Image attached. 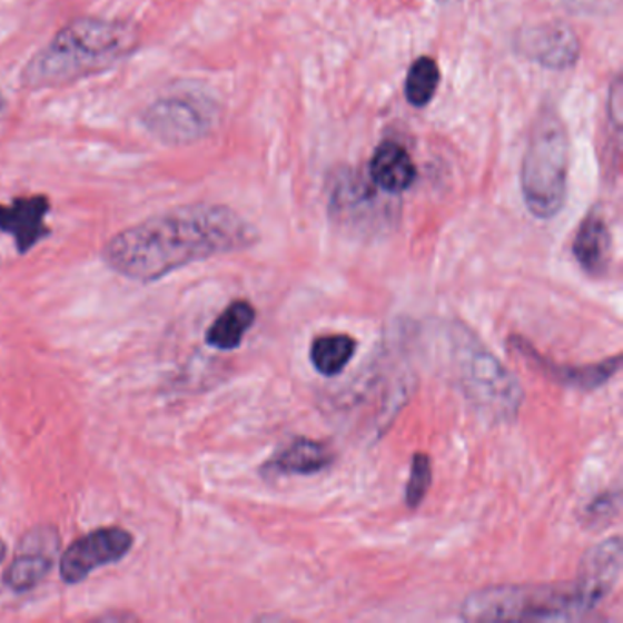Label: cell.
<instances>
[{"label":"cell","instance_id":"1","mask_svg":"<svg viewBox=\"0 0 623 623\" xmlns=\"http://www.w3.org/2000/svg\"><path fill=\"white\" fill-rule=\"evenodd\" d=\"M258 233L224 205H185L132 225L108 240L102 260L128 280L150 284L212 256L249 249Z\"/></svg>","mask_w":623,"mask_h":623},{"label":"cell","instance_id":"2","mask_svg":"<svg viewBox=\"0 0 623 623\" xmlns=\"http://www.w3.org/2000/svg\"><path fill=\"white\" fill-rule=\"evenodd\" d=\"M138 44V28L130 22L81 17L31 57L22 70V85L28 90L67 87L110 70L132 56Z\"/></svg>","mask_w":623,"mask_h":623},{"label":"cell","instance_id":"3","mask_svg":"<svg viewBox=\"0 0 623 623\" xmlns=\"http://www.w3.org/2000/svg\"><path fill=\"white\" fill-rule=\"evenodd\" d=\"M593 611L577 580L557 585H501L477 591L461 605L466 622H551Z\"/></svg>","mask_w":623,"mask_h":623},{"label":"cell","instance_id":"4","mask_svg":"<svg viewBox=\"0 0 623 623\" xmlns=\"http://www.w3.org/2000/svg\"><path fill=\"white\" fill-rule=\"evenodd\" d=\"M455 374L468 403L496 423L516 419L523 404L520 380L465 326L452 329Z\"/></svg>","mask_w":623,"mask_h":623},{"label":"cell","instance_id":"5","mask_svg":"<svg viewBox=\"0 0 623 623\" xmlns=\"http://www.w3.org/2000/svg\"><path fill=\"white\" fill-rule=\"evenodd\" d=\"M568 136L552 110L536 119L522 165L523 200L532 215L551 220L567 196Z\"/></svg>","mask_w":623,"mask_h":623},{"label":"cell","instance_id":"6","mask_svg":"<svg viewBox=\"0 0 623 623\" xmlns=\"http://www.w3.org/2000/svg\"><path fill=\"white\" fill-rule=\"evenodd\" d=\"M218 108L198 93H178L152 102L144 113V125L165 145H190L215 128Z\"/></svg>","mask_w":623,"mask_h":623},{"label":"cell","instance_id":"7","mask_svg":"<svg viewBox=\"0 0 623 623\" xmlns=\"http://www.w3.org/2000/svg\"><path fill=\"white\" fill-rule=\"evenodd\" d=\"M134 545V536L121 526H102L79 537L61 557V577L68 585L81 583L93 571L119 562Z\"/></svg>","mask_w":623,"mask_h":623},{"label":"cell","instance_id":"8","mask_svg":"<svg viewBox=\"0 0 623 623\" xmlns=\"http://www.w3.org/2000/svg\"><path fill=\"white\" fill-rule=\"evenodd\" d=\"M59 552V534L53 526H37L22 537L19 554L6 568V587L13 593L36 589L50 574Z\"/></svg>","mask_w":623,"mask_h":623},{"label":"cell","instance_id":"9","mask_svg":"<svg viewBox=\"0 0 623 623\" xmlns=\"http://www.w3.org/2000/svg\"><path fill=\"white\" fill-rule=\"evenodd\" d=\"M511 344L512 348L526 358V363H531L534 368L540 369L552 380H556L557 384L567 386V388L583 389V392L600 388L619 374L620 366H622L620 355L605 358L602 363L587 364V366H565V364L554 363L552 358L543 357L542 353L536 352L532 344L526 343L525 338L512 337Z\"/></svg>","mask_w":623,"mask_h":623},{"label":"cell","instance_id":"10","mask_svg":"<svg viewBox=\"0 0 623 623\" xmlns=\"http://www.w3.org/2000/svg\"><path fill=\"white\" fill-rule=\"evenodd\" d=\"M517 48L523 56L552 70L573 67L580 56V42L568 26L560 22L526 28L517 37Z\"/></svg>","mask_w":623,"mask_h":623},{"label":"cell","instance_id":"11","mask_svg":"<svg viewBox=\"0 0 623 623\" xmlns=\"http://www.w3.org/2000/svg\"><path fill=\"white\" fill-rule=\"evenodd\" d=\"M620 574H622V537L614 536L605 540L585 554L576 580L591 607H596L613 593V589L619 585Z\"/></svg>","mask_w":623,"mask_h":623},{"label":"cell","instance_id":"12","mask_svg":"<svg viewBox=\"0 0 623 623\" xmlns=\"http://www.w3.org/2000/svg\"><path fill=\"white\" fill-rule=\"evenodd\" d=\"M50 212V201L47 196H24L16 198L10 205H0V230L16 240V247L21 255L44 240L50 235L47 215Z\"/></svg>","mask_w":623,"mask_h":623},{"label":"cell","instance_id":"13","mask_svg":"<svg viewBox=\"0 0 623 623\" xmlns=\"http://www.w3.org/2000/svg\"><path fill=\"white\" fill-rule=\"evenodd\" d=\"M573 255L583 271L600 276L607 273L613 255V240L607 221L599 210H591L577 227L573 241Z\"/></svg>","mask_w":623,"mask_h":623},{"label":"cell","instance_id":"14","mask_svg":"<svg viewBox=\"0 0 623 623\" xmlns=\"http://www.w3.org/2000/svg\"><path fill=\"white\" fill-rule=\"evenodd\" d=\"M417 169L408 150L395 141H384L375 150L369 164V179L378 190L399 195L415 184Z\"/></svg>","mask_w":623,"mask_h":623},{"label":"cell","instance_id":"15","mask_svg":"<svg viewBox=\"0 0 623 623\" xmlns=\"http://www.w3.org/2000/svg\"><path fill=\"white\" fill-rule=\"evenodd\" d=\"M335 455L324 443L298 437L267 461L264 475H315L332 466Z\"/></svg>","mask_w":623,"mask_h":623},{"label":"cell","instance_id":"16","mask_svg":"<svg viewBox=\"0 0 623 623\" xmlns=\"http://www.w3.org/2000/svg\"><path fill=\"white\" fill-rule=\"evenodd\" d=\"M256 320V309L250 301L235 300L225 307L215 323L210 324L205 340L210 348L233 352L240 348L247 332Z\"/></svg>","mask_w":623,"mask_h":623},{"label":"cell","instance_id":"17","mask_svg":"<svg viewBox=\"0 0 623 623\" xmlns=\"http://www.w3.org/2000/svg\"><path fill=\"white\" fill-rule=\"evenodd\" d=\"M355 352L357 340L349 335H323L313 340L309 358L318 374L335 377L343 374Z\"/></svg>","mask_w":623,"mask_h":623},{"label":"cell","instance_id":"18","mask_svg":"<svg viewBox=\"0 0 623 623\" xmlns=\"http://www.w3.org/2000/svg\"><path fill=\"white\" fill-rule=\"evenodd\" d=\"M441 72L437 62L432 57H419L409 67L404 92L414 107H426L439 87Z\"/></svg>","mask_w":623,"mask_h":623},{"label":"cell","instance_id":"19","mask_svg":"<svg viewBox=\"0 0 623 623\" xmlns=\"http://www.w3.org/2000/svg\"><path fill=\"white\" fill-rule=\"evenodd\" d=\"M432 486V461L426 454H415L412 461V472H409L408 485L404 501L408 508H417L423 503Z\"/></svg>","mask_w":623,"mask_h":623},{"label":"cell","instance_id":"20","mask_svg":"<svg viewBox=\"0 0 623 623\" xmlns=\"http://www.w3.org/2000/svg\"><path fill=\"white\" fill-rule=\"evenodd\" d=\"M620 505H622L620 491L605 492V494H602V496L591 501V503L585 506L583 520L591 523V525H599V523L609 522V520H613V517L619 514Z\"/></svg>","mask_w":623,"mask_h":623},{"label":"cell","instance_id":"21","mask_svg":"<svg viewBox=\"0 0 623 623\" xmlns=\"http://www.w3.org/2000/svg\"><path fill=\"white\" fill-rule=\"evenodd\" d=\"M6 557V543L2 542V540H0V563H2V560H4Z\"/></svg>","mask_w":623,"mask_h":623},{"label":"cell","instance_id":"22","mask_svg":"<svg viewBox=\"0 0 623 623\" xmlns=\"http://www.w3.org/2000/svg\"><path fill=\"white\" fill-rule=\"evenodd\" d=\"M2 108H4V98L0 96V112H2Z\"/></svg>","mask_w":623,"mask_h":623}]
</instances>
